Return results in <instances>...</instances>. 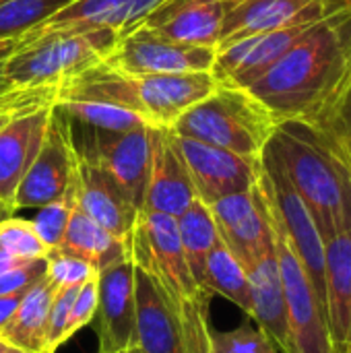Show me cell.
<instances>
[{
	"label": "cell",
	"mask_w": 351,
	"mask_h": 353,
	"mask_svg": "<svg viewBox=\"0 0 351 353\" xmlns=\"http://www.w3.org/2000/svg\"><path fill=\"white\" fill-rule=\"evenodd\" d=\"M323 240L351 230V161L335 137L304 120H281L267 143Z\"/></svg>",
	"instance_id": "cell-1"
},
{
	"label": "cell",
	"mask_w": 351,
	"mask_h": 353,
	"mask_svg": "<svg viewBox=\"0 0 351 353\" xmlns=\"http://www.w3.org/2000/svg\"><path fill=\"white\" fill-rule=\"evenodd\" d=\"M120 35L106 27H33L17 41L4 77L12 87H60L108 60Z\"/></svg>",
	"instance_id": "cell-2"
},
{
	"label": "cell",
	"mask_w": 351,
	"mask_h": 353,
	"mask_svg": "<svg viewBox=\"0 0 351 353\" xmlns=\"http://www.w3.org/2000/svg\"><path fill=\"white\" fill-rule=\"evenodd\" d=\"M277 122L271 110L248 89L219 83L213 93L178 118L172 132L261 159Z\"/></svg>",
	"instance_id": "cell-3"
},
{
	"label": "cell",
	"mask_w": 351,
	"mask_h": 353,
	"mask_svg": "<svg viewBox=\"0 0 351 353\" xmlns=\"http://www.w3.org/2000/svg\"><path fill=\"white\" fill-rule=\"evenodd\" d=\"M128 252L134 267L155 279L176 312L184 300L201 292L184 259L176 217L141 211L130 236Z\"/></svg>",
	"instance_id": "cell-4"
},
{
	"label": "cell",
	"mask_w": 351,
	"mask_h": 353,
	"mask_svg": "<svg viewBox=\"0 0 351 353\" xmlns=\"http://www.w3.org/2000/svg\"><path fill=\"white\" fill-rule=\"evenodd\" d=\"M70 143L74 155L110 172L130 194L134 205L143 209L149 165H151V128L141 124L137 128L114 132L99 130L87 124L68 120Z\"/></svg>",
	"instance_id": "cell-5"
},
{
	"label": "cell",
	"mask_w": 351,
	"mask_h": 353,
	"mask_svg": "<svg viewBox=\"0 0 351 353\" xmlns=\"http://www.w3.org/2000/svg\"><path fill=\"white\" fill-rule=\"evenodd\" d=\"M259 186L281 225L288 242L292 244L296 256L306 269L308 279L314 285V292L325 310V240L306 209L304 201L294 190L285 172L281 170L275 155L265 147L261 155V178Z\"/></svg>",
	"instance_id": "cell-6"
},
{
	"label": "cell",
	"mask_w": 351,
	"mask_h": 353,
	"mask_svg": "<svg viewBox=\"0 0 351 353\" xmlns=\"http://www.w3.org/2000/svg\"><path fill=\"white\" fill-rule=\"evenodd\" d=\"M269 215L273 228V248L279 265L285 308H288L290 353H331L327 339L325 310L314 292V285L308 279L306 269L296 256L292 244L288 242L281 225L277 223L271 207H269Z\"/></svg>",
	"instance_id": "cell-7"
},
{
	"label": "cell",
	"mask_w": 351,
	"mask_h": 353,
	"mask_svg": "<svg viewBox=\"0 0 351 353\" xmlns=\"http://www.w3.org/2000/svg\"><path fill=\"white\" fill-rule=\"evenodd\" d=\"M74 176L77 155L70 143L68 122L66 116L56 105H52L41 147L17 188L14 211L39 209L62 199L72 186Z\"/></svg>",
	"instance_id": "cell-8"
},
{
	"label": "cell",
	"mask_w": 351,
	"mask_h": 353,
	"mask_svg": "<svg viewBox=\"0 0 351 353\" xmlns=\"http://www.w3.org/2000/svg\"><path fill=\"white\" fill-rule=\"evenodd\" d=\"M217 50L203 46H188L172 41L153 29L139 25L124 33L114 52L108 56V64L130 74H168V72H199L211 70Z\"/></svg>",
	"instance_id": "cell-9"
},
{
	"label": "cell",
	"mask_w": 351,
	"mask_h": 353,
	"mask_svg": "<svg viewBox=\"0 0 351 353\" xmlns=\"http://www.w3.org/2000/svg\"><path fill=\"white\" fill-rule=\"evenodd\" d=\"M261 178V176H259ZM221 244L248 271L263 254L273 250V228L265 194L254 188L223 196L209 205Z\"/></svg>",
	"instance_id": "cell-10"
},
{
	"label": "cell",
	"mask_w": 351,
	"mask_h": 353,
	"mask_svg": "<svg viewBox=\"0 0 351 353\" xmlns=\"http://www.w3.org/2000/svg\"><path fill=\"white\" fill-rule=\"evenodd\" d=\"M174 143L186 163L194 194L205 205L250 190L259 182L261 159L242 157L238 153L178 134H174Z\"/></svg>",
	"instance_id": "cell-11"
},
{
	"label": "cell",
	"mask_w": 351,
	"mask_h": 353,
	"mask_svg": "<svg viewBox=\"0 0 351 353\" xmlns=\"http://www.w3.org/2000/svg\"><path fill=\"white\" fill-rule=\"evenodd\" d=\"M99 353H126L137 345L134 263L128 256L97 273V308L91 321Z\"/></svg>",
	"instance_id": "cell-12"
},
{
	"label": "cell",
	"mask_w": 351,
	"mask_h": 353,
	"mask_svg": "<svg viewBox=\"0 0 351 353\" xmlns=\"http://www.w3.org/2000/svg\"><path fill=\"white\" fill-rule=\"evenodd\" d=\"M310 25L314 23H302L250 35L219 48L211 68L213 77L221 85L248 89L292 50V46L310 29Z\"/></svg>",
	"instance_id": "cell-13"
},
{
	"label": "cell",
	"mask_w": 351,
	"mask_h": 353,
	"mask_svg": "<svg viewBox=\"0 0 351 353\" xmlns=\"http://www.w3.org/2000/svg\"><path fill=\"white\" fill-rule=\"evenodd\" d=\"M217 85L211 70L134 77L143 118L151 126L168 130L174 128L184 112L213 93Z\"/></svg>",
	"instance_id": "cell-14"
},
{
	"label": "cell",
	"mask_w": 351,
	"mask_h": 353,
	"mask_svg": "<svg viewBox=\"0 0 351 353\" xmlns=\"http://www.w3.org/2000/svg\"><path fill=\"white\" fill-rule=\"evenodd\" d=\"M77 207L118 240L130 244L141 209L124 186L103 168L77 157L74 176Z\"/></svg>",
	"instance_id": "cell-15"
},
{
	"label": "cell",
	"mask_w": 351,
	"mask_h": 353,
	"mask_svg": "<svg viewBox=\"0 0 351 353\" xmlns=\"http://www.w3.org/2000/svg\"><path fill=\"white\" fill-rule=\"evenodd\" d=\"M197 199L186 163L168 128H151V165L141 211L178 217Z\"/></svg>",
	"instance_id": "cell-16"
},
{
	"label": "cell",
	"mask_w": 351,
	"mask_h": 353,
	"mask_svg": "<svg viewBox=\"0 0 351 353\" xmlns=\"http://www.w3.org/2000/svg\"><path fill=\"white\" fill-rule=\"evenodd\" d=\"M323 17L325 0H232L225 10L217 50L250 35L317 23Z\"/></svg>",
	"instance_id": "cell-17"
},
{
	"label": "cell",
	"mask_w": 351,
	"mask_h": 353,
	"mask_svg": "<svg viewBox=\"0 0 351 353\" xmlns=\"http://www.w3.org/2000/svg\"><path fill=\"white\" fill-rule=\"evenodd\" d=\"M230 2L232 0H163L143 25L172 41L217 50Z\"/></svg>",
	"instance_id": "cell-18"
},
{
	"label": "cell",
	"mask_w": 351,
	"mask_h": 353,
	"mask_svg": "<svg viewBox=\"0 0 351 353\" xmlns=\"http://www.w3.org/2000/svg\"><path fill=\"white\" fill-rule=\"evenodd\" d=\"M325 325L331 353H351V230L325 242Z\"/></svg>",
	"instance_id": "cell-19"
},
{
	"label": "cell",
	"mask_w": 351,
	"mask_h": 353,
	"mask_svg": "<svg viewBox=\"0 0 351 353\" xmlns=\"http://www.w3.org/2000/svg\"><path fill=\"white\" fill-rule=\"evenodd\" d=\"M50 114L52 105L17 116L0 128V205L10 213L17 188L41 147Z\"/></svg>",
	"instance_id": "cell-20"
},
{
	"label": "cell",
	"mask_w": 351,
	"mask_h": 353,
	"mask_svg": "<svg viewBox=\"0 0 351 353\" xmlns=\"http://www.w3.org/2000/svg\"><path fill=\"white\" fill-rule=\"evenodd\" d=\"M137 347L143 353H184L180 323L155 279L134 267Z\"/></svg>",
	"instance_id": "cell-21"
},
{
	"label": "cell",
	"mask_w": 351,
	"mask_h": 353,
	"mask_svg": "<svg viewBox=\"0 0 351 353\" xmlns=\"http://www.w3.org/2000/svg\"><path fill=\"white\" fill-rule=\"evenodd\" d=\"M246 273L250 285L248 316L273 339L279 352L290 353V323L275 248L263 254Z\"/></svg>",
	"instance_id": "cell-22"
},
{
	"label": "cell",
	"mask_w": 351,
	"mask_h": 353,
	"mask_svg": "<svg viewBox=\"0 0 351 353\" xmlns=\"http://www.w3.org/2000/svg\"><path fill=\"white\" fill-rule=\"evenodd\" d=\"M163 0H72L37 27H106L120 37L139 25Z\"/></svg>",
	"instance_id": "cell-23"
},
{
	"label": "cell",
	"mask_w": 351,
	"mask_h": 353,
	"mask_svg": "<svg viewBox=\"0 0 351 353\" xmlns=\"http://www.w3.org/2000/svg\"><path fill=\"white\" fill-rule=\"evenodd\" d=\"M54 250H60L70 256L87 261L97 273L101 269H106L108 265L130 254L126 242L118 240L114 234L103 230L89 215H85L77 205L72 209L64 238H62L60 246Z\"/></svg>",
	"instance_id": "cell-24"
},
{
	"label": "cell",
	"mask_w": 351,
	"mask_h": 353,
	"mask_svg": "<svg viewBox=\"0 0 351 353\" xmlns=\"http://www.w3.org/2000/svg\"><path fill=\"white\" fill-rule=\"evenodd\" d=\"M56 288L48 277L35 283L21 300L12 319L0 329V339L10 347L29 353H43L46 321Z\"/></svg>",
	"instance_id": "cell-25"
},
{
	"label": "cell",
	"mask_w": 351,
	"mask_h": 353,
	"mask_svg": "<svg viewBox=\"0 0 351 353\" xmlns=\"http://www.w3.org/2000/svg\"><path fill=\"white\" fill-rule=\"evenodd\" d=\"M178 223V234L184 250V259L188 263V269L201 288L203 271H205V261L209 252L221 242L217 234L215 219L211 215L209 205H205L201 199H194L190 207L176 217Z\"/></svg>",
	"instance_id": "cell-26"
},
{
	"label": "cell",
	"mask_w": 351,
	"mask_h": 353,
	"mask_svg": "<svg viewBox=\"0 0 351 353\" xmlns=\"http://www.w3.org/2000/svg\"><path fill=\"white\" fill-rule=\"evenodd\" d=\"M201 290L221 296L246 314H250V285L242 263L219 242L205 261Z\"/></svg>",
	"instance_id": "cell-27"
},
{
	"label": "cell",
	"mask_w": 351,
	"mask_h": 353,
	"mask_svg": "<svg viewBox=\"0 0 351 353\" xmlns=\"http://www.w3.org/2000/svg\"><path fill=\"white\" fill-rule=\"evenodd\" d=\"M68 120L87 124L91 128L99 130H114V132H124L130 128H137L141 124H149L145 118L139 114L108 105V103H95V101H58L54 103ZM151 126V124H149Z\"/></svg>",
	"instance_id": "cell-28"
},
{
	"label": "cell",
	"mask_w": 351,
	"mask_h": 353,
	"mask_svg": "<svg viewBox=\"0 0 351 353\" xmlns=\"http://www.w3.org/2000/svg\"><path fill=\"white\" fill-rule=\"evenodd\" d=\"M211 298L213 294L201 290L176 312L184 353H211Z\"/></svg>",
	"instance_id": "cell-29"
},
{
	"label": "cell",
	"mask_w": 351,
	"mask_h": 353,
	"mask_svg": "<svg viewBox=\"0 0 351 353\" xmlns=\"http://www.w3.org/2000/svg\"><path fill=\"white\" fill-rule=\"evenodd\" d=\"M70 2L72 0H10L0 4V41L21 37Z\"/></svg>",
	"instance_id": "cell-30"
},
{
	"label": "cell",
	"mask_w": 351,
	"mask_h": 353,
	"mask_svg": "<svg viewBox=\"0 0 351 353\" xmlns=\"http://www.w3.org/2000/svg\"><path fill=\"white\" fill-rule=\"evenodd\" d=\"M0 248L21 261L46 259L50 252L37 236L31 219H21L12 215L0 219Z\"/></svg>",
	"instance_id": "cell-31"
},
{
	"label": "cell",
	"mask_w": 351,
	"mask_h": 353,
	"mask_svg": "<svg viewBox=\"0 0 351 353\" xmlns=\"http://www.w3.org/2000/svg\"><path fill=\"white\" fill-rule=\"evenodd\" d=\"M74 205H77V194H74V182H72V186L68 188V192L62 199L39 207L35 217L31 219L37 236L41 238V242L46 244L48 250H54L60 246Z\"/></svg>",
	"instance_id": "cell-32"
},
{
	"label": "cell",
	"mask_w": 351,
	"mask_h": 353,
	"mask_svg": "<svg viewBox=\"0 0 351 353\" xmlns=\"http://www.w3.org/2000/svg\"><path fill=\"white\" fill-rule=\"evenodd\" d=\"M211 353H277V345L263 329L246 321L232 331L211 329Z\"/></svg>",
	"instance_id": "cell-33"
},
{
	"label": "cell",
	"mask_w": 351,
	"mask_h": 353,
	"mask_svg": "<svg viewBox=\"0 0 351 353\" xmlns=\"http://www.w3.org/2000/svg\"><path fill=\"white\" fill-rule=\"evenodd\" d=\"M46 277L52 281L56 290L81 285L97 275V271L83 259L70 256L60 250H50L46 256Z\"/></svg>",
	"instance_id": "cell-34"
},
{
	"label": "cell",
	"mask_w": 351,
	"mask_h": 353,
	"mask_svg": "<svg viewBox=\"0 0 351 353\" xmlns=\"http://www.w3.org/2000/svg\"><path fill=\"white\" fill-rule=\"evenodd\" d=\"M77 290H79V285L56 290L52 304H50V310H48V321H46L43 353H56L60 345L66 343V327H68V319H70V310H72Z\"/></svg>",
	"instance_id": "cell-35"
},
{
	"label": "cell",
	"mask_w": 351,
	"mask_h": 353,
	"mask_svg": "<svg viewBox=\"0 0 351 353\" xmlns=\"http://www.w3.org/2000/svg\"><path fill=\"white\" fill-rule=\"evenodd\" d=\"M56 95H58V87H29V89H23L21 95L12 103L0 108V128H4L17 116H23V114L54 105Z\"/></svg>",
	"instance_id": "cell-36"
},
{
	"label": "cell",
	"mask_w": 351,
	"mask_h": 353,
	"mask_svg": "<svg viewBox=\"0 0 351 353\" xmlns=\"http://www.w3.org/2000/svg\"><path fill=\"white\" fill-rule=\"evenodd\" d=\"M95 308H97V275L89 281L81 283L77 290L68 327H66V341L70 337H74L81 329L91 325V321L95 316Z\"/></svg>",
	"instance_id": "cell-37"
},
{
	"label": "cell",
	"mask_w": 351,
	"mask_h": 353,
	"mask_svg": "<svg viewBox=\"0 0 351 353\" xmlns=\"http://www.w3.org/2000/svg\"><path fill=\"white\" fill-rule=\"evenodd\" d=\"M46 267H48L46 259H35V261H27L19 269L0 275V296L29 292L35 283H39L46 277Z\"/></svg>",
	"instance_id": "cell-38"
},
{
	"label": "cell",
	"mask_w": 351,
	"mask_h": 353,
	"mask_svg": "<svg viewBox=\"0 0 351 353\" xmlns=\"http://www.w3.org/2000/svg\"><path fill=\"white\" fill-rule=\"evenodd\" d=\"M323 128H327L335 137V141L339 143V147L351 161V93L343 99V103L337 108V112Z\"/></svg>",
	"instance_id": "cell-39"
},
{
	"label": "cell",
	"mask_w": 351,
	"mask_h": 353,
	"mask_svg": "<svg viewBox=\"0 0 351 353\" xmlns=\"http://www.w3.org/2000/svg\"><path fill=\"white\" fill-rule=\"evenodd\" d=\"M17 41H19V37H14V39H2V41H0V95L6 93V91H10V89H17V87H12V85L8 83V79L4 77L6 60H8V56L14 52Z\"/></svg>",
	"instance_id": "cell-40"
},
{
	"label": "cell",
	"mask_w": 351,
	"mask_h": 353,
	"mask_svg": "<svg viewBox=\"0 0 351 353\" xmlns=\"http://www.w3.org/2000/svg\"><path fill=\"white\" fill-rule=\"evenodd\" d=\"M27 292H17V294H8V296H0V329L12 319L14 310L19 308L23 296Z\"/></svg>",
	"instance_id": "cell-41"
},
{
	"label": "cell",
	"mask_w": 351,
	"mask_h": 353,
	"mask_svg": "<svg viewBox=\"0 0 351 353\" xmlns=\"http://www.w3.org/2000/svg\"><path fill=\"white\" fill-rule=\"evenodd\" d=\"M25 263H27V261H21V259L12 256V254H8L6 250L0 248V275L8 273V271H12V269H19V267L25 265Z\"/></svg>",
	"instance_id": "cell-42"
},
{
	"label": "cell",
	"mask_w": 351,
	"mask_h": 353,
	"mask_svg": "<svg viewBox=\"0 0 351 353\" xmlns=\"http://www.w3.org/2000/svg\"><path fill=\"white\" fill-rule=\"evenodd\" d=\"M351 8V0H325V17Z\"/></svg>",
	"instance_id": "cell-43"
},
{
	"label": "cell",
	"mask_w": 351,
	"mask_h": 353,
	"mask_svg": "<svg viewBox=\"0 0 351 353\" xmlns=\"http://www.w3.org/2000/svg\"><path fill=\"white\" fill-rule=\"evenodd\" d=\"M10 215H12V213H10L8 209H4V207L0 205V219H4V217H10Z\"/></svg>",
	"instance_id": "cell-44"
},
{
	"label": "cell",
	"mask_w": 351,
	"mask_h": 353,
	"mask_svg": "<svg viewBox=\"0 0 351 353\" xmlns=\"http://www.w3.org/2000/svg\"><path fill=\"white\" fill-rule=\"evenodd\" d=\"M2 353H29V352H23V350H17V347H10V345H8V347H6Z\"/></svg>",
	"instance_id": "cell-45"
},
{
	"label": "cell",
	"mask_w": 351,
	"mask_h": 353,
	"mask_svg": "<svg viewBox=\"0 0 351 353\" xmlns=\"http://www.w3.org/2000/svg\"><path fill=\"white\" fill-rule=\"evenodd\" d=\"M6 347H8V343H6V341H2V339H0V353L4 352V350H6Z\"/></svg>",
	"instance_id": "cell-46"
},
{
	"label": "cell",
	"mask_w": 351,
	"mask_h": 353,
	"mask_svg": "<svg viewBox=\"0 0 351 353\" xmlns=\"http://www.w3.org/2000/svg\"><path fill=\"white\" fill-rule=\"evenodd\" d=\"M126 353H143V352H141V350H139V347L134 345V347H130V350H128V352H126Z\"/></svg>",
	"instance_id": "cell-47"
},
{
	"label": "cell",
	"mask_w": 351,
	"mask_h": 353,
	"mask_svg": "<svg viewBox=\"0 0 351 353\" xmlns=\"http://www.w3.org/2000/svg\"><path fill=\"white\" fill-rule=\"evenodd\" d=\"M4 2H10V0H0V4H4Z\"/></svg>",
	"instance_id": "cell-48"
},
{
	"label": "cell",
	"mask_w": 351,
	"mask_h": 353,
	"mask_svg": "<svg viewBox=\"0 0 351 353\" xmlns=\"http://www.w3.org/2000/svg\"><path fill=\"white\" fill-rule=\"evenodd\" d=\"M234 2H236V0H234Z\"/></svg>",
	"instance_id": "cell-49"
}]
</instances>
